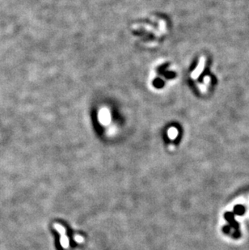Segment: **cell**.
<instances>
[{
    "mask_svg": "<svg viewBox=\"0 0 249 250\" xmlns=\"http://www.w3.org/2000/svg\"><path fill=\"white\" fill-rule=\"evenodd\" d=\"M54 227H55L58 231H59V233L62 234V239L61 242L62 245H63L64 247H66L68 245V240H67V237L66 238V236H64V228L61 225H58V224H54Z\"/></svg>",
    "mask_w": 249,
    "mask_h": 250,
    "instance_id": "6da1fadb",
    "label": "cell"
}]
</instances>
